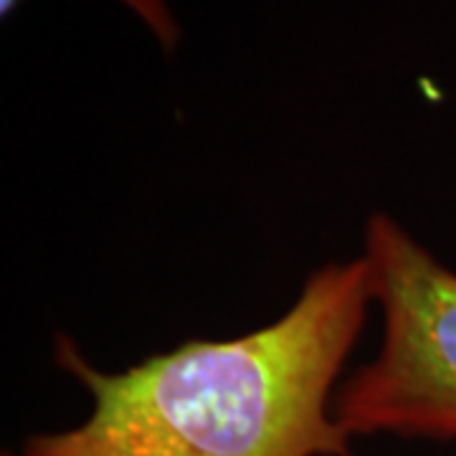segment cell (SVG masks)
Masks as SVG:
<instances>
[{
    "label": "cell",
    "mask_w": 456,
    "mask_h": 456,
    "mask_svg": "<svg viewBox=\"0 0 456 456\" xmlns=\"http://www.w3.org/2000/svg\"><path fill=\"white\" fill-rule=\"evenodd\" d=\"M18 3L20 0H0V13H3V18L11 16L18 8ZM119 3H125L130 11H134L137 16L142 18V23L158 36V41L163 44L165 51H173L178 46L180 26L165 0H119Z\"/></svg>",
    "instance_id": "3957f363"
},
{
    "label": "cell",
    "mask_w": 456,
    "mask_h": 456,
    "mask_svg": "<svg viewBox=\"0 0 456 456\" xmlns=\"http://www.w3.org/2000/svg\"><path fill=\"white\" fill-rule=\"evenodd\" d=\"M370 299L362 256L314 272L272 325L191 340L122 373L61 340L59 362L94 406L77 428L33 436L26 456H353L330 393Z\"/></svg>",
    "instance_id": "6da1fadb"
},
{
    "label": "cell",
    "mask_w": 456,
    "mask_h": 456,
    "mask_svg": "<svg viewBox=\"0 0 456 456\" xmlns=\"http://www.w3.org/2000/svg\"><path fill=\"white\" fill-rule=\"evenodd\" d=\"M365 261L386 338L332 398L335 421L347 436L456 439V274L388 216L370 218Z\"/></svg>",
    "instance_id": "7a4b0ae2"
}]
</instances>
